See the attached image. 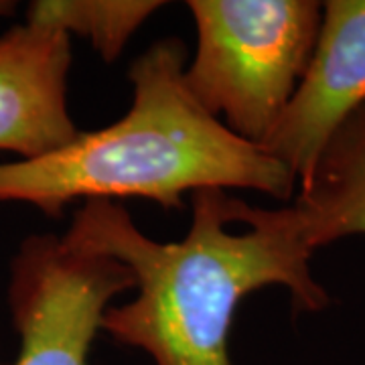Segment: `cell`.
Here are the masks:
<instances>
[{"instance_id": "6da1fadb", "label": "cell", "mask_w": 365, "mask_h": 365, "mask_svg": "<svg viewBox=\"0 0 365 365\" xmlns=\"http://www.w3.org/2000/svg\"><path fill=\"white\" fill-rule=\"evenodd\" d=\"M193 220L181 242L143 234L112 201H86L66 237L126 266L136 299L108 307L100 331L144 351L155 365H234L230 331L250 292L284 287L299 311L331 302L311 274L309 248L278 209L250 207L223 189L191 195Z\"/></svg>"}, {"instance_id": "7a4b0ae2", "label": "cell", "mask_w": 365, "mask_h": 365, "mask_svg": "<svg viewBox=\"0 0 365 365\" xmlns=\"http://www.w3.org/2000/svg\"><path fill=\"white\" fill-rule=\"evenodd\" d=\"M185 45L160 39L134 59L126 116L79 132L33 160L0 163V201L59 217L76 201L143 197L167 209L201 189H254L288 201L299 179L260 146L211 116L185 83Z\"/></svg>"}, {"instance_id": "3957f363", "label": "cell", "mask_w": 365, "mask_h": 365, "mask_svg": "<svg viewBox=\"0 0 365 365\" xmlns=\"http://www.w3.org/2000/svg\"><path fill=\"white\" fill-rule=\"evenodd\" d=\"M197 51L185 83L246 143L276 128L311 63L323 4L314 0H189Z\"/></svg>"}, {"instance_id": "277c9868", "label": "cell", "mask_w": 365, "mask_h": 365, "mask_svg": "<svg viewBox=\"0 0 365 365\" xmlns=\"http://www.w3.org/2000/svg\"><path fill=\"white\" fill-rule=\"evenodd\" d=\"M134 288L114 258L63 235H31L11 264L9 307L19 331L14 365H90L110 300Z\"/></svg>"}, {"instance_id": "5b68a950", "label": "cell", "mask_w": 365, "mask_h": 365, "mask_svg": "<svg viewBox=\"0 0 365 365\" xmlns=\"http://www.w3.org/2000/svg\"><path fill=\"white\" fill-rule=\"evenodd\" d=\"M365 104V0H329L311 63L260 148L299 179L313 173L327 143Z\"/></svg>"}, {"instance_id": "8992f818", "label": "cell", "mask_w": 365, "mask_h": 365, "mask_svg": "<svg viewBox=\"0 0 365 365\" xmlns=\"http://www.w3.org/2000/svg\"><path fill=\"white\" fill-rule=\"evenodd\" d=\"M71 37L47 25H16L0 35V150L19 160L45 157L79 130L67 108Z\"/></svg>"}, {"instance_id": "52a82bcc", "label": "cell", "mask_w": 365, "mask_h": 365, "mask_svg": "<svg viewBox=\"0 0 365 365\" xmlns=\"http://www.w3.org/2000/svg\"><path fill=\"white\" fill-rule=\"evenodd\" d=\"M287 211L313 252L349 235H365V104L331 136Z\"/></svg>"}, {"instance_id": "ba28073f", "label": "cell", "mask_w": 365, "mask_h": 365, "mask_svg": "<svg viewBox=\"0 0 365 365\" xmlns=\"http://www.w3.org/2000/svg\"><path fill=\"white\" fill-rule=\"evenodd\" d=\"M160 6L165 2L155 0H37L29 4L26 21L79 35L104 61H114Z\"/></svg>"}, {"instance_id": "9c48e42d", "label": "cell", "mask_w": 365, "mask_h": 365, "mask_svg": "<svg viewBox=\"0 0 365 365\" xmlns=\"http://www.w3.org/2000/svg\"><path fill=\"white\" fill-rule=\"evenodd\" d=\"M14 2H6V0H0V16L2 14H11L13 13Z\"/></svg>"}, {"instance_id": "30bf717a", "label": "cell", "mask_w": 365, "mask_h": 365, "mask_svg": "<svg viewBox=\"0 0 365 365\" xmlns=\"http://www.w3.org/2000/svg\"><path fill=\"white\" fill-rule=\"evenodd\" d=\"M0 365H2V364H0Z\"/></svg>"}]
</instances>
